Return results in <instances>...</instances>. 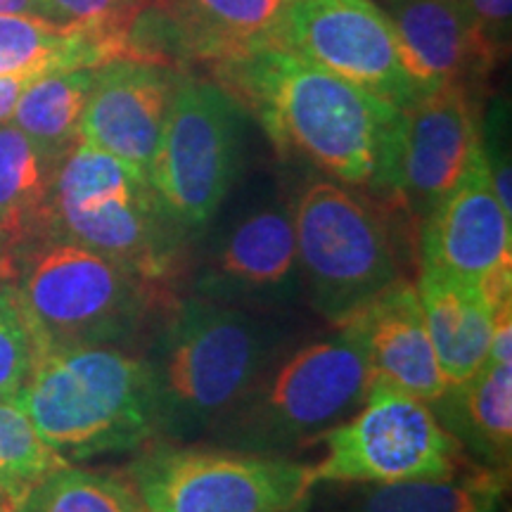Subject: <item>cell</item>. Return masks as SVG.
I'll list each match as a JSON object with an SVG mask.
<instances>
[{"mask_svg":"<svg viewBox=\"0 0 512 512\" xmlns=\"http://www.w3.org/2000/svg\"><path fill=\"white\" fill-rule=\"evenodd\" d=\"M508 472L467 460L439 479L392 484H313L309 512H498Z\"/></svg>","mask_w":512,"mask_h":512,"instance_id":"18","label":"cell"},{"mask_svg":"<svg viewBox=\"0 0 512 512\" xmlns=\"http://www.w3.org/2000/svg\"><path fill=\"white\" fill-rule=\"evenodd\" d=\"M240 102L219 81H178L150 181L190 242L230 197L242 145Z\"/></svg>","mask_w":512,"mask_h":512,"instance_id":"11","label":"cell"},{"mask_svg":"<svg viewBox=\"0 0 512 512\" xmlns=\"http://www.w3.org/2000/svg\"><path fill=\"white\" fill-rule=\"evenodd\" d=\"M273 46L330 69L396 110L422 93L373 0H294Z\"/></svg>","mask_w":512,"mask_h":512,"instance_id":"13","label":"cell"},{"mask_svg":"<svg viewBox=\"0 0 512 512\" xmlns=\"http://www.w3.org/2000/svg\"><path fill=\"white\" fill-rule=\"evenodd\" d=\"M373 382L356 337L339 325L330 335L280 351L207 441L283 456L347 420Z\"/></svg>","mask_w":512,"mask_h":512,"instance_id":"6","label":"cell"},{"mask_svg":"<svg viewBox=\"0 0 512 512\" xmlns=\"http://www.w3.org/2000/svg\"><path fill=\"white\" fill-rule=\"evenodd\" d=\"M0 15H19V17H38L50 19L48 5L43 0H0Z\"/></svg>","mask_w":512,"mask_h":512,"instance_id":"32","label":"cell"},{"mask_svg":"<svg viewBox=\"0 0 512 512\" xmlns=\"http://www.w3.org/2000/svg\"><path fill=\"white\" fill-rule=\"evenodd\" d=\"M95 79L98 67L64 69L38 76L19 95L10 121L36 145L62 159L81 138V121Z\"/></svg>","mask_w":512,"mask_h":512,"instance_id":"24","label":"cell"},{"mask_svg":"<svg viewBox=\"0 0 512 512\" xmlns=\"http://www.w3.org/2000/svg\"><path fill=\"white\" fill-rule=\"evenodd\" d=\"M190 294L238 309L273 311L304 297L292 200L278 185L247 192L195 235L185 256Z\"/></svg>","mask_w":512,"mask_h":512,"instance_id":"8","label":"cell"},{"mask_svg":"<svg viewBox=\"0 0 512 512\" xmlns=\"http://www.w3.org/2000/svg\"><path fill=\"white\" fill-rule=\"evenodd\" d=\"M214 67L216 81L283 155L304 157L342 185L380 192L399 114L394 105L273 43Z\"/></svg>","mask_w":512,"mask_h":512,"instance_id":"1","label":"cell"},{"mask_svg":"<svg viewBox=\"0 0 512 512\" xmlns=\"http://www.w3.org/2000/svg\"><path fill=\"white\" fill-rule=\"evenodd\" d=\"M392 27L403 67L422 93L448 83L472 88L494 60L472 29L463 0H373Z\"/></svg>","mask_w":512,"mask_h":512,"instance_id":"17","label":"cell"},{"mask_svg":"<svg viewBox=\"0 0 512 512\" xmlns=\"http://www.w3.org/2000/svg\"><path fill=\"white\" fill-rule=\"evenodd\" d=\"M17 403L67 463L143 451L159 441L150 368L121 347L48 351Z\"/></svg>","mask_w":512,"mask_h":512,"instance_id":"3","label":"cell"},{"mask_svg":"<svg viewBox=\"0 0 512 512\" xmlns=\"http://www.w3.org/2000/svg\"><path fill=\"white\" fill-rule=\"evenodd\" d=\"M147 512H309L311 465L223 446L155 441L126 467Z\"/></svg>","mask_w":512,"mask_h":512,"instance_id":"9","label":"cell"},{"mask_svg":"<svg viewBox=\"0 0 512 512\" xmlns=\"http://www.w3.org/2000/svg\"><path fill=\"white\" fill-rule=\"evenodd\" d=\"M344 328L356 337L375 382L425 403L444 394L448 382L427 335L418 292L406 278L377 294Z\"/></svg>","mask_w":512,"mask_h":512,"instance_id":"16","label":"cell"},{"mask_svg":"<svg viewBox=\"0 0 512 512\" xmlns=\"http://www.w3.org/2000/svg\"><path fill=\"white\" fill-rule=\"evenodd\" d=\"M430 408L465 456L484 467L510 470L512 363H484L465 382L448 384Z\"/></svg>","mask_w":512,"mask_h":512,"instance_id":"21","label":"cell"},{"mask_svg":"<svg viewBox=\"0 0 512 512\" xmlns=\"http://www.w3.org/2000/svg\"><path fill=\"white\" fill-rule=\"evenodd\" d=\"M479 124L472 88L448 83L420 93L396 114L380 192L420 223L470 169Z\"/></svg>","mask_w":512,"mask_h":512,"instance_id":"12","label":"cell"},{"mask_svg":"<svg viewBox=\"0 0 512 512\" xmlns=\"http://www.w3.org/2000/svg\"><path fill=\"white\" fill-rule=\"evenodd\" d=\"M512 264V216L498 202L482 147L456 188L420 221V266L482 283Z\"/></svg>","mask_w":512,"mask_h":512,"instance_id":"15","label":"cell"},{"mask_svg":"<svg viewBox=\"0 0 512 512\" xmlns=\"http://www.w3.org/2000/svg\"><path fill=\"white\" fill-rule=\"evenodd\" d=\"M415 292L446 382H465L484 366L494 330V311L482 287L458 275L420 266Z\"/></svg>","mask_w":512,"mask_h":512,"instance_id":"20","label":"cell"},{"mask_svg":"<svg viewBox=\"0 0 512 512\" xmlns=\"http://www.w3.org/2000/svg\"><path fill=\"white\" fill-rule=\"evenodd\" d=\"M24 494H19V491H12V489H5V486H0V512H15L19 498Z\"/></svg>","mask_w":512,"mask_h":512,"instance_id":"33","label":"cell"},{"mask_svg":"<svg viewBox=\"0 0 512 512\" xmlns=\"http://www.w3.org/2000/svg\"><path fill=\"white\" fill-rule=\"evenodd\" d=\"M60 157L12 121L0 124V280L15 261L50 235V200Z\"/></svg>","mask_w":512,"mask_h":512,"instance_id":"19","label":"cell"},{"mask_svg":"<svg viewBox=\"0 0 512 512\" xmlns=\"http://www.w3.org/2000/svg\"><path fill=\"white\" fill-rule=\"evenodd\" d=\"M8 283L41 356L76 347L126 349L166 306L162 285L55 235L19 256Z\"/></svg>","mask_w":512,"mask_h":512,"instance_id":"4","label":"cell"},{"mask_svg":"<svg viewBox=\"0 0 512 512\" xmlns=\"http://www.w3.org/2000/svg\"><path fill=\"white\" fill-rule=\"evenodd\" d=\"M292 214L304 297L332 328L403 278L387 223L347 185L309 181Z\"/></svg>","mask_w":512,"mask_h":512,"instance_id":"7","label":"cell"},{"mask_svg":"<svg viewBox=\"0 0 512 512\" xmlns=\"http://www.w3.org/2000/svg\"><path fill=\"white\" fill-rule=\"evenodd\" d=\"M15 512H147L136 486L117 470L67 463L31 484Z\"/></svg>","mask_w":512,"mask_h":512,"instance_id":"25","label":"cell"},{"mask_svg":"<svg viewBox=\"0 0 512 512\" xmlns=\"http://www.w3.org/2000/svg\"><path fill=\"white\" fill-rule=\"evenodd\" d=\"M50 235L93 249L157 285L183 271L190 247L150 178L81 138L57 166Z\"/></svg>","mask_w":512,"mask_h":512,"instance_id":"5","label":"cell"},{"mask_svg":"<svg viewBox=\"0 0 512 512\" xmlns=\"http://www.w3.org/2000/svg\"><path fill=\"white\" fill-rule=\"evenodd\" d=\"M325 456L311 465L313 484H392L439 479L467 460L430 403L373 382L347 420L316 439Z\"/></svg>","mask_w":512,"mask_h":512,"instance_id":"10","label":"cell"},{"mask_svg":"<svg viewBox=\"0 0 512 512\" xmlns=\"http://www.w3.org/2000/svg\"><path fill=\"white\" fill-rule=\"evenodd\" d=\"M62 465L67 460L41 439L17 399H0V486L24 494Z\"/></svg>","mask_w":512,"mask_h":512,"instance_id":"26","label":"cell"},{"mask_svg":"<svg viewBox=\"0 0 512 512\" xmlns=\"http://www.w3.org/2000/svg\"><path fill=\"white\" fill-rule=\"evenodd\" d=\"M38 358L41 347L15 287L8 280H0V399H17Z\"/></svg>","mask_w":512,"mask_h":512,"instance_id":"27","label":"cell"},{"mask_svg":"<svg viewBox=\"0 0 512 512\" xmlns=\"http://www.w3.org/2000/svg\"><path fill=\"white\" fill-rule=\"evenodd\" d=\"M181 76V69L138 60L102 64L81 121V140L150 178Z\"/></svg>","mask_w":512,"mask_h":512,"instance_id":"14","label":"cell"},{"mask_svg":"<svg viewBox=\"0 0 512 512\" xmlns=\"http://www.w3.org/2000/svg\"><path fill=\"white\" fill-rule=\"evenodd\" d=\"M463 8L486 53L501 62L510 46L512 0H463Z\"/></svg>","mask_w":512,"mask_h":512,"instance_id":"29","label":"cell"},{"mask_svg":"<svg viewBox=\"0 0 512 512\" xmlns=\"http://www.w3.org/2000/svg\"><path fill=\"white\" fill-rule=\"evenodd\" d=\"M479 147L489 171L491 185L501 207L512 216V169H510V136H508V107L496 102L491 107L486 124H479Z\"/></svg>","mask_w":512,"mask_h":512,"instance_id":"28","label":"cell"},{"mask_svg":"<svg viewBox=\"0 0 512 512\" xmlns=\"http://www.w3.org/2000/svg\"><path fill=\"white\" fill-rule=\"evenodd\" d=\"M55 24H110L145 0H43Z\"/></svg>","mask_w":512,"mask_h":512,"instance_id":"30","label":"cell"},{"mask_svg":"<svg viewBox=\"0 0 512 512\" xmlns=\"http://www.w3.org/2000/svg\"><path fill=\"white\" fill-rule=\"evenodd\" d=\"M188 43L192 62H219L271 46L294 0H157Z\"/></svg>","mask_w":512,"mask_h":512,"instance_id":"22","label":"cell"},{"mask_svg":"<svg viewBox=\"0 0 512 512\" xmlns=\"http://www.w3.org/2000/svg\"><path fill=\"white\" fill-rule=\"evenodd\" d=\"M290 328L264 311L188 294L164 306L140 356L157 399V437L166 444L207 439L280 351Z\"/></svg>","mask_w":512,"mask_h":512,"instance_id":"2","label":"cell"},{"mask_svg":"<svg viewBox=\"0 0 512 512\" xmlns=\"http://www.w3.org/2000/svg\"><path fill=\"white\" fill-rule=\"evenodd\" d=\"M114 62L105 24L0 15V76H38Z\"/></svg>","mask_w":512,"mask_h":512,"instance_id":"23","label":"cell"},{"mask_svg":"<svg viewBox=\"0 0 512 512\" xmlns=\"http://www.w3.org/2000/svg\"><path fill=\"white\" fill-rule=\"evenodd\" d=\"M34 81V76H0V124L12 119L19 95Z\"/></svg>","mask_w":512,"mask_h":512,"instance_id":"31","label":"cell"}]
</instances>
